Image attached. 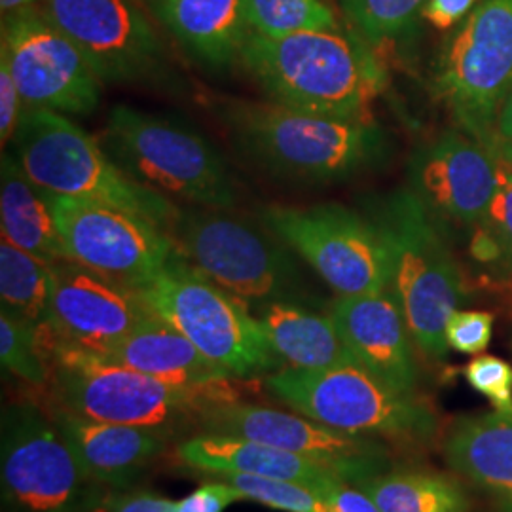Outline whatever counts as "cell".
Returning a JSON list of instances; mask_svg holds the SVG:
<instances>
[{
	"mask_svg": "<svg viewBox=\"0 0 512 512\" xmlns=\"http://www.w3.org/2000/svg\"><path fill=\"white\" fill-rule=\"evenodd\" d=\"M330 315L359 365L399 391L416 393L414 342L391 291L338 296Z\"/></svg>",
	"mask_w": 512,
	"mask_h": 512,
	"instance_id": "obj_19",
	"label": "cell"
},
{
	"mask_svg": "<svg viewBox=\"0 0 512 512\" xmlns=\"http://www.w3.org/2000/svg\"><path fill=\"white\" fill-rule=\"evenodd\" d=\"M497 160V186L486 219L492 222L503 239L512 260V167L507 160L495 154Z\"/></svg>",
	"mask_w": 512,
	"mask_h": 512,
	"instance_id": "obj_35",
	"label": "cell"
},
{
	"mask_svg": "<svg viewBox=\"0 0 512 512\" xmlns=\"http://www.w3.org/2000/svg\"><path fill=\"white\" fill-rule=\"evenodd\" d=\"M374 222L391 253V287L414 346L429 361L448 353L446 325L465 298L463 275L440 224L403 188L376 205Z\"/></svg>",
	"mask_w": 512,
	"mask_h": 512,
	"instance_id": "obj_4",
	"label": "cell"
},
{
	"mask_svg": "<svg viewBox=\"0 0 512 512\" xmlns=\"http://www.w3.org/2000/svg\"><path fill=\"white\" fill-rule=\"evenodd\" d=\"M175 255L247 304H272L298 289L293 249L262 222L228 209L179 211L169 230Z\"/></svg>",
	"mask_w": 512,
	"mask_h": 512,
	"instance_id": "obj_8",
	"label": "cell"
},
{
	"mask_svg": "<svg viewBox=\"0 0 512 512\" xmlns=\"http://www.w3.org/2000/svg\"><path fill=\"white\" fill-rule=\"evenodd\" d=\"M0 59L8 63L25 107L90 114L101 101L103 80L44 10L29 6L4 18Z\"/></svg>",
	"mask_w": 512,
	"mask_h": 512,
	"instance_id": "obj_14",
	"label": "cell"
},
{
	"mask_svg": "<svg viewBox=\"0 0 512 512\" xmlns=\"http://www.w3.org/2000/svg\"><path fill=\"white\" fill-rule=\"evenodd\" d=\"M179 458L184 465L203 473H241L264 476L302 484L310 490H319L336 478H342L329 465L304 458L287 450H279L255 440L198 435L179 446ZM348 482V480H346Z\"/></svg>",
	"mask_w": 512,
	"mask_h": 512,
	"instance_id": "obj_23",
	"label": "cell"
},
{
	"mask_svg": "<svg viewBox=\"0 0 512 512\" xmlns=\"http://www.w3.org/2000/svg\"><path fill=\"white\" fill-rule=\"evenodd\" d=\"M495 154H499L503 160H507L512 167V145L511 143H505V141H499L497 139V145H495Z\"/></svg>",
	"mask_w": 512,
	"mask_h": 512,
	"instance_id": "obj_43",
	"label": "cell"
},
{
	"mask_svg": "<svg viewBox=\"0 0 512 512\" xmlns=\"http://www.w3.org/2000/svg\"><path fill=\"white\" fill-rule=\"evenodd\" d=\"M239 61L272 101L310 114L370 118L387 84L365 38L338 27L287 37L251 33Z\"/></svg>",
	"mask_w": 512,
	"mask_h": 512,
	"instance_id": "obj_2",
	"label": "cell"
},
{
	"mask_svg": "<svg viewBox=\"0 0 512 512\" xmlns=\"http://www.w3.org/2000/svg\"><path fill=\"white\" fill-rule=\"evenodd\" d=\"M213 478L224 480L238 488L243 499L256 501L270 509L281 512H332L329 505L310 488L277 478L241 475V473H219Z\"/></svg>",
	"mask_w": 512,
	"mask_h": 512,
	"instance_id": "obj_32",
	"label": "cell"
},
{
	"mask_svg": "<svg viewBox=\"0 0 512 512\" xmlns=\"http://www.w3.org/2000/svg\"><path fill=\"white\" fill-rule=\"evenodd\" d=\"M382 512H469L471 499L456 478L414 469H389L355 484Z\"/></svg>",
	"mask_w": 512,
	"mask_h": 512,
	"instance_id": "obj_27",
	"label": "cell"
},
{
	"mask_svg": "<svg viewBox=\"0 0 512 512\" xmlns=\"http://www.w3.org/2000/svg\"><path fill=\"white\" fill-rule=\"evenodd\" d=\"M266 385L294 412L353 435L423 444L439 431L431 404L418 393L385 384L361 365L287 366L268 376Z\"/></svg>",
	"mask_w": 512,
	"mask_h": 512,
	"instance_id": "obj_7",
	"label": "cell"
},
{
	"mask_svg": "<svg viewBox=\"0 0 512 512\" xmlns=\"http://www.w3.org/2000/svg\"><path fill=\"white\" fill-rule=\"evenodd\" d=\"M465 380L494 410L512 412V365L495 355H478L463 370Z\"/></svg>",
	"mask_w": 512,
	"mask_h": 512,
	"instance_id": "obj_33",
	"label": "cell"
},
{
	"mask_svg": "<svg viewBox=\"0 0 512 512\" xmlns=\"http://www.w3.org/2000/svg\"><path fill=\"white\" fill-rule=\"evenodd\" d=\"M196 423L205 435L255 440L329 465L349 484L389 471V454L374 437L353 435L302 414L262 404L220 401L207 404Z\"/></svg>",
	"mask_w": 512,
	"mask_h": 512,
	"instance_id": "obj_15",
	"label": "cell"
},
{
	"mask_svg": "<svg viewBox=\"0 0 512 512\" xmlns=\"http://www.w3.org/2000/svg\"><path fill=\"white\" fill-rule=\"evenodd\" d=\"M54 283L46 327L57 342L109 355L154 311L137 291L63 260L52 266Z\"/></svg>",
	"mask_w": 512,
	"mask_h": 512,
	"instance_id": "obj_18",
	"label": "cell"
},
{
	"mask_svg": "<svg viewBox=\"0 0 512 512\" xmlns=\"http://www.w3.org/2000/svg\"><path fill=\"white\" fill-rule=\"evenodd\" d=\"M243 495L232 484L213 478L196 492L177 501L179 512H224L232 503L241 501Z\"/></svg>",
	"mask_w": 512,
	"mask_h": 512,
	"instance_id": "obj_37",
	"label": "cell"
},
{
	"mask_svg": "<svg viewBox=\"0 0 512 512\" xmlns=\"http://www.w3.org/2000/svg\"><path fill=\"white\" fill-rule=\"evenodd\" d=\"M35 2L37 0H0V6H2L4 14H10V12H16V10H21V8H29Z\"/></svg>",
	"mask_w": 512,
	"mask_h": 512,
	"instance_id": "obj_42",
	"label": "cell"
},
{
	"mask_svg": "<svg viewBox=\"0 0 512 512\" xmlns=\"http://www.w3.org/2000/svg\"><path fill=\"white\" fill-rule=\"evenodd\" d=\"M435 92L459 129L495 152L497 120L512 92V0H482L446 40Z\"/></svg>",
	"mask_w": 512,
	"mask_h": 512,
	"instance_id": "obj_10",
	"label": "cell"
},
{
	"mask_svg": "<svg viewBox=\"0 0 512 512\" xmlns=\"http://www.w3.org/2000/svg\"><path fill=\"white\" fill-rule=\"evenodd\" d=\"M84 512H179L177 503L152 492H124L90 499Z\"/></svg>",
	"mask_w": 512,
	"mask_h": 512,
	"instance_id": "obj_36",
	"label": "cell"
},
{
	"mask_svg": "<svg viewBox=\"0 0 512 512\" xmlns=\"http://www.w3.org/2000/svg\"><path fill=\"white\" fill-rule=\"evenodd\" d=\"M497 139L511 143L512 145V92L503 109L499 112V120H497Z\"/></svg>",
	"mask_w": 512,
	"mask_h": 512,
	"instance_id": "obj_41",
	"label": "cell"
},
{
	"mask_svg": "<svg viewBox=\"0 0 512 512\" xmlns=\"http://www.w3.org/2000/svg\"><path fill=\"white\" fill-rule=\"evenodd\" d=\"M50 403L93 421L165 431L196 421L207 404L241 401L238 380L220 387L167 384L109 357L57 342L44 325Z\"/></svg>",
	"mask_w": 512,
	"mask_h": 512,
	"instance_id": "obj_3",
	"label": "cell"
},
{
	"mask_svg": "<svg viewBox=\"0 0 512 512\" xmlns=\"http://www.w3.org/2000/svg\"><path fill=\"white\" fill-rule=\"evenodd\" d=\"M99 143L131 179L158 194L209 209H232L238 202V183L222 154L177 120L118 105Z\"/></svg>",
	"mask_w": 512,
	"mask_h": 512,
	"instance_id": "obj_6",
	"label": "cell"
},
{
	"mask_svg": "<svg viewBox=\"0 0 512 512\" xmlns=\"http://www.w3.org/2000/svg\"><path fill=\"white\" fill-rule=\"evenodd\" d=\"M262 222L338 296L389 291L391 253L374 219L336 203L266 207Z\"/></svg>",
	"mask_w": 512,
	"mask_h": 512,
	"instance_id": "obj_11",
	"label": "cell"
},
{
	"mask_svg": "<svg viewBox=\"0 0 512 512\" xmlns=\"http://www.w3.org/2000/svg\"><path fill=\"white\" fill-rule=\"evenodd\" d=\"M54 205L67 260L116 285L137 291L175 256L164 228L133 211L63 196Z\"/></svg>",
	"mask_w": 512,
	"mask_h": 512,
	"instance_id": "obj_13",
	"label": "cell"
},
{
	"mask_svg": "<svg viewBox=\"0 0 512 512\" xmlns=\"http://www.w3.org/2000/svg\"><path fill=\"white\" fill-rule=\"evenodd\" d=\"M313 492L329 505L332 512H382L363 490L344 478H336Z\"/></svg>",
	"mask_w": 512,
	"mask_h": 512,
	"instance_id": "obj_39",
	"label": "cell"
},
{
	"mask_svg": "<svg viewBox=\"0 0 512 512\" xmlns=\"http://www.w3.org/2000/svg\"><path fill=\"white\" fill-rule=\"evenodd\" d=\"M0 361L2 368L21 382L38 389L50 385V365L40 327L0 313Z\"/></svg>",
	"mask_w": 512,
	"mask_h": 512,
	"instance_id": "obj_30",
	"label": "cell"
},
{
	"mask_svg": "<svg viewBox=\"0 0 512 512\" xmlns=\"http://www.w3.org/2000/svg\"><path fill=\"white\" fill-rule=\"evenodd\" d=\"M150 310L184 334L207 359L239 380L270 372L277 355L258 319L236 296L175 255L137 289Z\"/></svg>",
	"mask_w": 512,
	"mask_h": 512,
	"instance_id": "obj_9",
	"label": "cell"
},
{
	"mask_svg": "<svg viewBox=\"0 0 512 512\" xmlns=\"http://www.w3.org/2000/svg\"><path fill=\"white\" fill-rule=\"evenodd\" d=\"M410 190L437 222L475 226L486 219L497 186L495 152L463 129H448L416 148Z\"/></svg>",
	"mask_w": 512,
	"mask_h": 512,
	"instance_id": "obj_17",
	"label": "cell"
},
{
	"mask_svg": "<svg viewBox=\"0 0 512 512\" xmlns=\"http://www.w3.org/2000/svg\"><path fill=\"white\" fill-rule=\"evenodd\" d=\"M54 264H48L12 243H0V302L2 311L31 325H46Z\"/></svg>",
	"mask_w": 512,
	"mask_h": 512,
	"instance_id": "obj_28",
	"label": "cell"
},
{
	"mask_svg": "<svg viewBox=\"0 0 512 512\" xmlns=\"http://www.w3.org/2000/svg\"><path fill=\"white\" fill-rule=\"evenodd\" d=\"M148 4L184 50L203 65L234 63L253 33L245 0H148Z\"/></svg>",
	"mask_w": 512,
	"mask_h": 512,
	"instance_id": "obj_24",
	"label": "cell"
},
{
	"mask_svg": "<svg viewBox=\"0 0 512 512\" xmlns=\"http://www.w3.org/2000/svg\"><path fill=\"white\" fill-rule=\"evenodd\" d=\"M494 334V315L488 311L458 310L446 325L448 348L480 355L490 346Z\"/></svg>",
	"mask_w": 512,
	"mask_h": 512,
	"instance_id": "obj_34",
	"label": "cell"
},
{
	"mask_svg": "<svg viewBox=\"0 0 512 512\" xmlns=\"http://www.w3.org/2000/svg\"><path fill=\"white\" fill-rule=\"evenodd\" d=\"M258 323L279 359L294 368L321 370L359 365L332 315H321L289 300L262 306Z\"/></svg>",
	"mask_w": 512,
	"mask_h": 512,
	"instance_id": "obj_26",
	"label": "cell"
},
{
	"mask_svg": "<svg viewBox=\"0 0 512 512\" xmlns=\"http://www.w3.org/2000/svg\"><path fill=\"white\" fill-rule=\"evenodd\" d=\"M12 152L25 175L52 196L122 207L167 234L181 211L164 194L131 179L99 141L55 110L25 107Z\"/></svg>",
	"mask_w": 512,
	"mask_h": 512,
	"instance_id": "obj_5",
	"label": "cell"
},
{
	"mask_svg": "<svg viewBox=\"0 0 512 512\" xmlns=\"http://www.w3.org/2000/svg\"><path fill=\"white\" fill-rule=\"evenodd\" d=\"M23 99L18 90V84L14 76L10 73V67L4 59H0V141L2 147L12 143L14 133L18 129L19 120H21V109Z\"/></svg>",
	"mask_w": 512,
	"mask_h": 512,
	"instance_id": "obj_38",
	"label": "cell"
},
{
	"mask_svg": "<svg viewBox=\"0 0 512 512\" xmlns=\"http://www.w3.org/2000/svg\"><path fill=\"white\" fill-rule=\"evenodd\" d=\"M46 406L92 484L124 488L164 452L165 431L88 420L57 404Z\"/></svg>",
	"mask_w": 512,
	"mask_h": 512,
	"instance_id": "obj_20",
	"label": "cell"
},
{
	"mask_svg": "<svg viewBox=\"0 0 512 512\" xmlns=\"http://www.w3.org/2000/svg\"><path fill=\"white\" fill-rule=\"evenodd\" d=\"M2 495L19 512H84L92 484L48 406L4 408L0 444Z\"/></svg>",
	"mask_w": 512,
	"mask_h": 512,
	"instance_id": "obj_12",
	"label": "cell"
},
{
	"mask_svg": "<svg viewBox=\"0 0 512 512\" xmlns=\"http://www.w3.org/2000/svg\"><path fill=\"white\" fill-rule=\"evenodd\" d=\"M452 473L469 480L497 512H512V412L465 416L444 439Z\"/></svg>",
	"mask_w": 512,
	"mask_h": 512,
	"instance_id": "obj_21",
	"label": "cell"
},
{
	"mask_svg": "<svg viewBox=\"0 0 512 512\" xmlns=\"http://www.w3.org/2000/svg\"><path fill=\"white\" fill-rule=\"evenodd\" d=\"M103 357L167 384L220 387L239 380L226 368L207 359L184 334L156 313L145 317Z\"/></svg>",
	"mask_w": 512,
	"mask_h": 512,
	"instance_id": "obj_22",
	"label": "cell"
},
{
	"mask_svg": "<svg viewBox=\"0 0 512 512\" xmlns=\"http://www.w3.org/2000/svg\"><path fill=\"white\" fill-rule=\"evenodd\" d=\"M253 33L287 37L306 31L336 29V18L325 0H245Z\"/></svg>",
	"mask_w": 512,
	"mask_h": 512,
	"instance_id": "obj_29",
	"label": "cell"
},
{
	"mask_svg": "<svg viewBox=\"0 0 512 512\" xmlns=\"http://www.w3.org/2000/svg\"><path fill=\"white\" fill-rule=\"evenodd\" d=\"M44 12L103 82L133 84L162 74L160 38L137 0H46Z\"/></svg>",
	"mask_w": 512,
	"mask_h": 512,
	"instance_id": "obj_16",
	"label": "cell"
},
{
	"mask_svg": "<svg viewBox=\"0 0 512 512\" xmlns=\"http://www.w3.org/2000/svg\"><path fill=\"white\" fill-rule=\"evenodd\" d=\"M2 239L48 264L67 260L55 219L54 196L38 188L14 152L2 154L0 169Z\"/></svg>",
	"mask_w": 512,
	"mask_h": 512,
	"instance_id": "obj_25",
	"label": "cell"
},
{
	"mask_svg": "<svg viewBox=\"0 0 512 512\" xmlns=\"http://www.w3.org/2000/svg\"><path fill=\"white\" fill-rule=\"evenodd\" d=\"M427 0H342L344 14L366 42L380 44L412 29Z\"/></svg>",
	"mask_w": 512,
	"mask_h": 512,
	"instance_id": "obj_31",
	"label": "cell"
},
{
	"mask_svg": "<svg viewBox=\"0 0 512 512\" xmlns=\"http://www.w3.org/2000/svg\"><path fill=\"white\" fill-rule=\"evenodd\" d=\"M222 120L234 145L281 181L332 184L359 177L389 158V137L372 118H336L275 101H232Z\"/></svg>",
	"mask_w": 512,
	"mask_h": 512,
	"instance_id": "obj_1",
	"label": "cell"
},
{
	"mask_svg": "<svg viewBox=\"0 0 512 512\" xmlns=\"http://www.w3.org/2000/svg\"><path fill=\"white\" fill-rule=\"evenodd\" d=\"M476 0H427L421 16L440 31L456 27L461 19L467 18Z\"/></svg>",
	"mask_w": 512,
	"mask_h": 512,
	"instance_id": "obj_40",
	"label": "cell"
}]
</instances>
